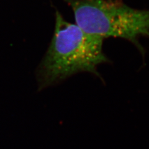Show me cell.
<instances>
[{
    "mask_svg": "<svg viewBox=\"0 0 149 149\" xmlns=\"http://www.w3.org/2000/svg\"><path fill=\"white\" fill-rule=\"evenodd\" d=\"M103 40L65 21L61 14L56 12L53 38L37 70L39 90L80 72H89L100 77L97 66L109 62L102 50Z\"/></svg>",
    "mask_w": 149,
    "mask_h": 149,
    "instance_id": "6da1fadb",
    "label": "cell"
},
{
    "mask_svg": "<svg viewBox=\"0 0 149 149\" xmlns=\"http://www.w3.org/2000/svg\"><path fill=\"white\" fill-rule=\"evenodd\" d=\"M76 24L102 39L120 37L132 42L142 55L141 37H149V10L134 9L120 0H66Z\"/></svg>",
    "mask_w": 149,
    "mask_h": 149,
    "instance_id": "7a4b0ae2",
    "label": "cell"
}]
</instances>
